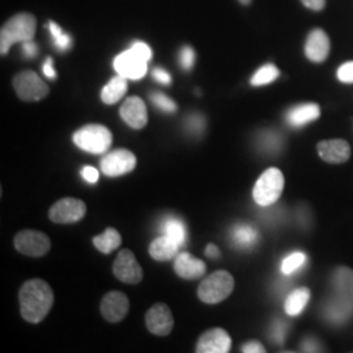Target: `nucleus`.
Returning <instances> with one entry per match:
<instances>
[{
  "mask_svg": "<svg viewBox=\"0 0 353 353\" xmlns=\"http://www.w3.org/2000/svg\"><path fill=\"white\" fill-rule=\"evenodd\" d=\"M258 237V230L250 224H236L232 229V240L241 249H250L255 246Z\"/></svg>",
  "mask_w": 353,
  "mask_h": 353,
  "instance_id": "5701e85b",
  "label": "nucleus"
},
{
  "mask_svg": "<svg viewBox=\"0 0 353 353\" xmlns=\"http://www.w3.org/2000/svg\"><path fill=\"white\" fill-rule=\"evenodd\" d=\"M232 339L225 330L212 328L203 334L196 343L198 353H227L230 351Z\"/></svg>",
  "mask_w": 353,
  "mask_h": 353,
  "instance_id": "2eb2a0df",
  "label": "nucleus"
},
{
  "mask_svg": "<svg viewBox=\"0 0 353 353\" xmlns=\"http://www.w3.org/2000/svg\"><path fill=\"white\" fill-rule=\"evenodd\" d=\"M303 6L313 11H322L326 6V0H301Z\"/></svg>",
  "mask_w": 353,
  "mask_h": 353,
  "instance_id": "58836bf2",
  "label": "nucleus"
},
{
  "mask_svg": "<svg viewBox=\"0 0 353 353\" xmlns=\"http://www.w3.org/2000/svg\"><path fill=\"white\" fill-rule=\"evenodd\" d=\"M43 74H45L46 77H49V79H55L57 77V72H55V70L52 67V59L51 58H48V61L43 64Z\"/></svg>",
  "mask_w": 353,
  "mask_h": 353,
  "instance_id": "a19ab883",
  "label": "nucleus"
},
{
  "mask_svg": "<svg viewBox=\"0 0 353 353\" xmlns=\"http://www.w3.org/2000/svg\"><path fill=\"white\" fill-rule=\"evenodd\" d=\"M242 352L245 353H265V348L259 341H249L242 347Z\"/></svg>",
  "mask_w": 353,
  "mask_h": 353,
  "instance_id": "e433bc0d",
  "label": "nucleus"
},
{
  "mask_svg": "<svg viewBox=\"0 0 353 353\" xmlns=\"http://www.w3.org/2000/svg\"><path fill=\"white\" fill-rule=\"evenodd\" d=\"M145 323L152 334L166 336L174 326V318L166 303H156L145 314Z\"/></svg>",
  "mask_w": 353,
  "mask_h": 353,
  "instance_id": "ddd939ff",
  "label": "nucleus"
},
{
  "mask_svg": "<svg viewBox=\"0 0 353 353\" xmlns=\"http://www.w3.org/2000/svg\"><path fill=\"white\" fill-rule=\"evenodd\" d=\"M137 166V157L127 150H115L101 160V170L105 176H119L132 172Z\"/></svg>",
  "mask_w": 353,
  "mask_h": 353,
  "instance_id": "9b49d317",
  "label": "nucleus"
},
{
  "mask_svg": "<svg viewBox=\"0 0 353 353\" xmlns=\"http://www.w3.org/2000/svg\"><path fill=\"white\" fill-rule=\"evenodd\" d=\"M179 63L182 65L183 70H191L192 65L195 63V51L192 50L189 46L183 48L179 54Z\"/></svg>",
  "mask_w": 353,
  "mask_h": 353,
  "instance_id": "2f4dec72",
  "label": "nucleus"
},
{
  "mask_svg": "<svg viewBox=\"0 0 353 353\" xmlns=\"http://www.w3.org/2000/svg\"><path fill=\"white\" fill-rule=\"evenodd\" d=\"M49 29H50L51 37L54 39V43L59 50L65 51L71 48V37L64 33L61 26L54 21H50Z\"/></svg>",
  "mask_w": 353,
  "mask_h": 353,
  "instance_id": "c85d7f7f",
  "label": "nucleus"
},
{
  "mask_svg": "<svg viewBox=\"0 0 353 353\" xmlns=\"http://www.w3.org/2000/svg\"><path fill=\"white\" fill-rule=\"evenodd\" d=\"M303 351L305 352H319L321 344L314 338H307L303 341Z\"/></svg>",
  "mask_w": 353,
  "mask_h": 353,
  "instance_id": "4c0bfd02",
  "label": "nucleus"
},
{
  "mask_svg": "<svg viewBox=\"0 0 353 353\" xmlns=\"http://www.w3.org/2000/svg\"><path fill=\"white\" fill-rule=\"evenodd\" d=\"M331 296L323 305V316L328 323L341 326L353 316V270L336 267L330 279Z\"/></svg>",
  "mask_w": 353,
  "mask_h": 353,
  "instance_id": "f257e3e1",
  "label": "nucleus"
},
{
  "mask_svg": "<svg viewBox=\"0 0 353 353\" xmlns=\"http://www.w3.org/2000/svg\"><path fill=\"white\" fill-rule=\"evenodd\" d=\"M179 248L181 246L174 241L170 240L166 236H161L152 242L151 246H150V254L153 259H156L159 262H165V261L173 259L179 250Z\"/></svg>",
  "mask_w": 353,
  "mask_h": 353,
  "instance_id": "412c9836",
  "label": "nucleus"
},
{
  "mask_svg": "<svg viewBox=\"0 0 353 353\" xmlns=\"http://www.w3.org/2000/svg\"><path fill=\"white\" fill-rule=\"evenodd\" d=\"M13 88L24 101H39L49 94L46 83L33 71H23L14 76Z\"/></svg>",
  "mask_w": 353,
  "mask_h": 353,
  "instance_id": "6e6552de",
  "label": "nucleus"
},
{
  "mask_svg": "<svg viewBox=\"0 0 353 353\" xmlns=\"http://www.w3.org/2000/svg\"><path fill=\"white\" fill-rule=\"evenodd\" d=\"M23 51L26 58H34L37 55V45L33 41L23 42Z\"/></svg>",
  "mask_w": 353,
  "mask_h": 353,
  "instance_id": "ea45409f",
  "label": "nucleus"
},
{
  "mask_svg": "<svg viewBox=\"0 0 353 353\" xmlns=\"http://www.w3.org/2000/svg\"><path fill=\"white\" fill-rule=\"evenodd\" d=\"M151 101L156 108H159L160 110H163L165 113H174L176 110V102L170 100L168 96H165L163 93H153L151 96Z\"/></svg>",
  "mask_w": 353,
  "mask_h": 353,
  "instance_id": "c756f323",
  "label": "nucleus"
},
{
  "mask_svg": "<svg viewBox=\"0 0 353 353\" xmlns=\"http://www.w3.org/2000/svg\"><path fill=\"white\" fill-rule=\"evenodd\" d=\"M121 242H122V237L118 233V230L114 228H108L102 234H99L93 239V243L97 248V250H100L103 254H109L117 248H119Z\"/></svg>",
  "mask_w": 353,
  "mask_h": 353,
  "instance_id": "a878e982",
  "label": "nucleus"
},
{
  "mask_svg": "<svg viewBox=\"0 0 353 353\" xmlns=\"http://www.w3.org/2000/svg\"><path fill=\"white\" fill-rule=\"evenodd\" d=\"M113 272L115 278L126 284H139L143 280V270L134 252L122 250L114 261Z\"/></svg>",
  "mask_w": 353,
  "mask_h": 353,
  "instance_id": "f8f14e48",
  "label": "nucleus"
},
{
  "mask_svg": "<svg viewBox=\"0 0 353 353\" xmlns=\"http://www.w3.org/2000/svg\"><path fill=\"white\" fill-rule=\"evenodd\" d=\"M321 117V108L319 105L309 102L293 106L285 115L287 123L294 128L306 126L312 122L316 121Z\"/></svg>",
  "mask_w": 353,
  "mask_h": 353,
  "instance_id": "6ab92c4d",
  "label": "nucleus"
},
{
  "mask_svg": "<svg viewBox=\"0 0 353 353\" xmlns=\"http://www.w3.org/2000/svg\"><path fill=\"white\" fill-rule=\"evenodd\" d=\"M119 113L127 125L135 130L143 128L148 122L145 103L137 96L127 99L126 101L123 102Z\"/></svg>",
  "mask_w": 353,
  "mask_h": 353,
  "instance_id": "a211bd4d",
  "label": "nucleus"
},
{
  "mask_svg": "<svg viewBox=\"0 0 353 353\" xmlns=\"http://www.w3.org/2000/svg\"><path fill=\"white\" fill-rule=\"evenodd\" d=\"M19 300L23 318L26 322L38 323L49 314L54 303V293L46 281L32 279L21 287Z\"/></svg>",
  "mask_w": 353,
  "mask_h": 353,
  "instance_id": "f03ea898",
  "label": "nucleus"
},
{
  "mask_svg": "<svg viewBox=\"0 0 353 353\" xmlns=\"http://www.w3.org/2000/svg\"><path fill=\"white\" fill-rule=\"evenodd\" d=\"M186 127L194 135H199V134H202L203 130L205 127V121H204L202 115H199V114H191L188 118Z\"/></svg>",
  "mask_w": 353,
  "mask_h": 353,
  "instance_id": "7c9ffc66",
  "label": "nucleus"
},
{
  "mask_svg": "<svg viewBox=\"0 0 353 353\" xmlns=\"http://www.w3.org/2000/svg\"><path fill=\"white\" fill-rule=\"evenodd\" d=\"M36 33V19L29 13H20L7 21L0 33V52L6 55L16 42L32 41Z\"/></svg>",
  "mask_w": 353,
  "mask_h": 353,
  "instance_id": "20e7f679",
  "label": "nucleus"
},
{
  "mask_svg": "<svg viewBox=\"0 0 353 353\" xmlns=\"http://www.w3.org/2000/svg\"><path fill=\"white\" fill-rule=\"evenodd\" d=\"M81 176L88 182V183H96L99 181L100 173L97 169H94L93 166H84L81 169Z\"/></svg>",
  "mask_w": 353,
  "mask_h": 353,
  "instance_id": "f704fd0d",
  "label": "nucleus"
},
{
  "mask_svg": "<svg viewBox=\"0 0 353 353\" xmlns=\"http://www.w3.org/2000/svg\"><path fill=\"white\" fill-rule=\"evenodd\" d=\"M279 75H280V71L276 65L271 63L265 64L252 75L250 83L252 87H262L275 81Z\"/></svg>",
  "mask_w": 353,
  "mask_h": 353,
  "instance_id": "bb28decb",
  "label": "nucleus"
},
{
  "mask_svg": "<svg viewBox=\"0 0 353 353\" xmlns=\"http://www.w3.org/2000/svg\"><path fill=\"white\" fill-rule=\"evenodd\" d=\"M152 76H153V79L156 80V81H159V83H161V84H165V85H168V84H170L172 83V77L170 75L163 70V68H154L153 71H152Z\"/></svg>",
  "mask_w": 353,
  "mask_h": 353,
  "instance_id": "c9c22d12",
  "label": "nucleus"
},
{
  "mask_svg": "<svg viewBox=\"0 0 353 353\" xmlns=\"http://www.w3.org/2000/svg\"><path fill=\"white\" fill-rule=\"evenodd\" d=\"M319 157L328 164H343L351 157V147L343 139L322 140L316 145Z\"/></svg>",
  "mask_w": 353,
  "mask_h": 353,
  "instance_id": "4468645a",
  "label": "nucleus"
},
{
  "mask_svg": "<svg viewBox=\"0 0 353 353\" xmlns=\"http://www.w3.org/2000/svg\"><path fill=\"white\" fill-rule=\"evenodd\" d=\"M205 255L208 256V258H211V259H217L219 256H220V250H219V248L214 245V243H210L208 246H207V249H205Z\"/></svg>",
  "mask_w": 353,
  "mask_h": 353,
  "instance_id": "79ce46f5",
  "label": "nucleus"
},
{
  "mask_svg": "<svg viewBox=\"0 0 353 353\" xmlns=\"http://www.w3.org/2000/svg\"><path fill=\"white\" fill-rule=\"evenodd\" d=\"M87 212L85 203L75 198H64L55 203L49 211L51 221L57 224H74L80 221Z\"/></svg>",
  "mask_w": 353,
  "mask_h": 353,
  "instance_id": "9d476101",
  "label": "nucleus"
},
{
  "mask_svg": "<svg viewBox=\"0 0 353 353\" xmlns=\"http://www.w3.org/2000/svg\"><path fill=\"white\" fill-rule=\"evenodd\" d=\"M207 267L201 259L191 256L189 252H182L176 258L174 262V271L179 278L194 280L202 278L205 274Z\"/></svg>",
  "mask_w": 353,
  "mask_h": 353,
  "instance_id": "aec40b11",
  "label": "nucleus"
},
{
  "mask_svg": "<svg viewBox=\"0 0 353 353\" xmlns=\"http://www.w3.org/2000/svg\"><path fill=\"white\" fill-rule=\"evenodd\" d=\"M310 297H312V292L306 287L293 290L285 300V305H284L285 313L290 316H300L303 309L306 307V305L310 301Z\"/></svg>",
  "mask_w": 353,
  "mask_h": 353,
  "instance_id": "4be33fe9",
  "label": "nucleus"
},
{
  "mask_svg": "<svg viewBox=\"0 0 353 353\" xmlns=\"http://www.w3.org/2000/svg\"><path fill=\"white\" fill-rule=\"evenodd\" d=\"M100 309L102 316L106 321L115 323L122 321L127 316L130 309V301L125 293L114 290L105 294Z\"/></svg>",
  "mask_w": 353,
  "mask_h": 353,
  "instance_id": "dca6fc26",
  "label": "nucleus"
},
{
  "mask_svg": "<svg viewBox=\"0 0 353 353\" xmlns=\"http://www.w3.org/2000/svg\"><path fill=\"white\" fill-rule=\"evenodd\" d=\"M287 331H288L287 325L284 322H281V321H278L274 325V327H272V339L279 343V344H283L284 339H285Z\"/></svg>",
  "mask_w": 353,
  "mask_h": 353,
  "instance_id": "72a5a7b5",
  "label": "nucleus"
},
{
  "mask_svg": "<svg viewBox=\"0 0 353 353\" xmlns=\"http://www.w3.org/2000/svg\"><path fill=\"white\" fill-rule=\"evenodd\" d=\"M284 190V176L278 168L267 169L262 176L258 178L252 196L256 204L268 207L278 202Z\"/></svg>",
  "mask_w": 353,
  "mask_h": 353,
  "instance_id": "423d86ee",
  "label": "nucleus"
},
{
  "mask_svg": "<svg viewBox=\"0 0 353 353\" xmlns=\"http://www.w3.org/2000/svg\"><path fill=\"white\" fill-rule=\"evenodd\" d=\"M307 262V256L306 254H303L301 252H292L290 255H288L283 263H281V272L284 275H290L293 272H296L297 270H300L301 267L306 265Z\"/></svg>",
  "mask_w": 353,
  "mask_h": 353,
  "instance_id": "cd10ccee",
  "label": "nucleus"
},
{
  "mask_svg": "<svg viewBox=\"0 0 353 353\" xmlns=\"http://www.w3.org/2000/svg\"><path fill=\"white\" fill-rule=\"evenodd\" d=\"M126 92V77L121 75L115 76L102 89L101 100L108 105H113L115 102L119 101Z\"/></svg>",
  "mask_w": 353,
  "mask_h": 353,
  "instance_id": "b1692460",
  "label": "nucleus"
},
{
  "mask_svg": "<svg viewBox=\"0 0 353 353\" xmlns=\"http://www.w3.org/2000/svg\"><path fill=\"white\" fill-rule=\"evenodd\" d=\"M330 38L323 29H314L309 33L305 43V55L314 63H322L330 54Z\"/></svg>",
  "mask_w": 353,
  "mask_h": 353,
  "instance_id": "f3484780",
  "label": "nucleus"
},
{
  "mask_svg": "<svg viewBox=\"0 0 353 353\" xmlns=\"http://www.w3.org/2000/svg\"><path fill=\"white\" fill-rule=\"evenodd\" d=\"M152 50L144 42H135L130 50L119 54L114 61V68L118 75L131 80H139L147 74Z\"/></svg>",
  "mask_w": 353,
  "mask_h": 353,
  "instance_id": "7ed1b4c3",
  "label": "nucleus"
},
{
  "mask_svg": "<svg viewBox=\"0 0 353 353\" xmlns=\"http://www.w3.org/2000/svg\"><path fill=\"white\" fill-rule=\"evenodd\" d=\"M338 79L344 84H353V62L341 64L338 70Z\"/></svg>",
  "mask_w": 353,
  "mask_h": 353,
  "instance_id": "473e14b6",
  "label": "nucleus"
},
{
  "mask_svg": "<svg viewBox=\"0 0 353 353\" xmlns=\"http://www.w3.org/2000/svg\"><path fill=\"white\" fill-rule=\"evenodd\" d=\"M241 4H243V6H248V4H250L252 3V0H240Z\"/></svg>",
  "mask_w": 353,
  "mask_h": 353,
  "instance_id": "37998d69",
  "label": "nucleus"
},
{
  "mask_svg": "<svg viewBox=\"0 0 353 353\" xmlns=\"http://www.w3.org/2000/svg\"><path fill=\"white\" fill-rule=\"evenodd\" d=\"M74 141L80 150L100 154L110 148L113 135L109 128L102 125H88L76 131Z\"/></svg>",
  "mask_w": 353,
  "mask_h": 353,
  "instance_id": "0eeeda50",
  "label": "nucleus"
},
{
  "mask_svg": "<svg viewBox=\"0 0 353 353\" xmlns=\"http://www.w3.org/2000/svg\"><path fill=\"white\" fill-rule=\"evenodd\" d=\"M234 290V279L228 271H216L203 280L198 288V296L204 303H221Z\"/></svg>",
  "mask_w": 353,
  "mask_h": 353,
  "instance_id": "39448f33",
  "label": "nucleus"
},
{
  "mask_svg": "<svg viewBox=\"0 0 353 353\" xmlns=\"http://www.w3.org/2000/svg\"><path fill=\"white\" fill-rule=\"evenodd\" d=\"M161 232H163V236L169 237L179 246H182L186 241V227H185L183 221H181L174 216H169L164 219V221L161 224Z\"/></svg>",
  "mask_w": 353,
  "mask_h": 353,
  "instance_id": "393cba45",
  "label": "nucleus"
},
{
  "mask_svg": "<svg viewBox=\"0 0 353 353\" xmlns=\"http://www.w3.org/2000/svg\"><path fill=\"white\" fill-rule=\"evenodd\" d=\"M50 246V239L38 230H23L14 237L16 250L28 256H43Z\"/></svg>",
  "mask_w": 353,
  "mask_h": 353,
  "instance_id": "1a4fd4ad",
  "label": "nucleus"
}]
</instances>
